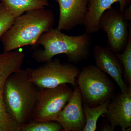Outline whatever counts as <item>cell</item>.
Here are the masks:
<instances>
[{
    "label": "cell",
    "instance_id": "cell-1",
    "mask_svg": "<svg viewBox=\"0 0 131 131\" xmlns=\"http://www.w3.org/2000/svg\"><path fill=\"white\" fill-rule=\"evenodd\" d=\"M30 69H21L10 75L3 92L5 110L21 126L32 121L39 90L31 80Z\"/></svg>",
    "mask_w": 131,
    "mask_h": 131
},
{
    "label": "cell",
    "instance_id": "cell-2",
    "mask_svg": "<svg viewBox=\"0 0 131 131\" xmlns=\"http://www.w3.org/2000/svg\"><path fill=\"white\" fill-rule=\"evenodd\" d=\"M37 43L43 47L33 52L32 58L37 62L45 63L56 55L65 54L69 62L78 64L89 57L92 39L86 32L70 36L52 28L42 34Z\"/></svg>",
    "mask_w": 131,
    "mask_h": 131
},
{
    "label": "cell",
    "instance_id": "cell-3",
    "mask_svg": "<svg viewBox=\"0 0 131 131\" xmlns=\"http://www.w3.org/2000/svg\"><path fill=\"white\" fill-rule=\"evenodd\" d=\"M54 23V13L45 7L28 11L16 17L0 40L3 52L27 46H35L42 34L52 28Z\"/></svg>",
    "mask_w": 131,
    "mask_h": 131
},
{
    "label": "cell",
    "instance_id": "cell-4",
    "mask_svg": "<svg viewBox=\"0 0 131 131\" xmlns=\"http://www.w3.org/2000/svg\"><path fill=\"white\" fill-rule=\"evenodd\" d=\"M76 81L81 93L83 103L89 106H96L113 98L115 87L106 73L96 66L83 67Z\"/></svg>",
    "mask_w": 131,
    "mask_h": 131
},
{
    "label": "cell",
    "instance_id": "cell-5",
    "mask_svg": "<svg viewBox=\"0 0 131 131\" xmlns=\"http://www.w3.org/2000/svg\"><path fill=\"white\" fill-rule=\"evenodd\" d=\"M80 71L79 68L72 64L62 62L59 59H56L30 69V76L32 81L40 89L65 83L77 86L76 78Z\"/></svg>",
    "mask_w": 131,
    "mask_h": 131
},
{
    "label": "cell",
    "instance_id": "cell-6",
    "mask_svg": "<svg viewBox=\"0 0 131 131\" xmlns=\"http://www.w3.org/2000/svg\"><path fill=\"white\" fill-rule=\"evenodd\" d=\"M73 91L67 84L39 89L32 121H56L70 100Z\"/></svg>",
    "mask_w": 131,
    "mask_h": 131
},
{
    "label": "cell",
    "instance_id": "cell-7",
    "mask_svg": "<svg viewBox=\"0 0 131 131\" xmlns=\"http://www.w3.org/2000/svg\"><path fill=\"white\" fill-rule=\"evenodd\" d=\"M100 28L107 35L108 46L114 53L123 51L131 31L129 22L119 9L112 7L105 11L99 20Z\"/></svg>",
    "mask_w": 131,
    "mask_h": 131
},
{
    "label": "cell",
    "instance_id": "cell-8",
    "mask_svg": "<svg viewBox=\"0 0 131 131\" xmlns=\"http://www.w3.org/2000/svg\"><path fill=\"white\" fill-rule=\"evenodd\" d=\"M128 86L127 92L121 91L111 98L107 112L103 114L113 131L117 126L122 131L131 127V84Z\"/></svg>",
    "mask_w": 131,
    "mask_h": 131
},
{
    "label": "cell",
    "instance_id": "cell-9",
    "mask_svg": "<svg viewBox=\"0 0 131 131\" xmlns=\"http://www.w3.org/2000/svg\"><path fill=\"white\" fill-rule=\"evenodd\" d=\"M58 3L59 16L57 29L68 31L84 24L88 0H55Z\"/></svg>",
    "mask_w": 131,
    "mask_h": 131
},
{
    "label": "cell",
    "instance_id": "cell-10",
    "mask_svg": "<svg viewBox=\"0 0 131 131\" xmlns=\"http://www.w3.org/2000/svg\"><path fill=\"white\" fill-rule=\"evenodd\" d=\"M82 104L81 90L78 86H75L71 98L57 120L64 131H82L86 123Z\"/></svg>",
    "mask_w": 131,
    "mask_h": 131
},
{
    "label": "cell",
    "instance_id": "cell-11",
    "mask_svg": "<svg viewBox=\"0 0 131 131\" xmlns=\"http://www.w3.org/2000/svg\"><path fill=\"white\" fill-rule=\"evenodd\" d=\"M93 54L96 67L110 75L119 87L121 92H127L129 88L122 77L123 67L109 46L103 47L96 45L94 47Z\"/></svg>",
    "mask_w": 131,
    "mask_h": 131
},
{
    "label": "cell",
    "instance_id": "cell-12",
    "mask_svg": "<svg viewBox=\"0 0 131 131\" xmlns=\"http://www.w3.org/2000/svg\"><path fill=\"white\" fill-rule=\"evenodd\" d=\"M131 0H88V10L83 25L86 32L89 34L100 30L99 20L105 11L112 8L115 3L118 2L119 11L122 13L130 5Z\"/></svg>",
    "mask_w": 131,
    "mask_h": 131
},
{
    "label": "cell",
    "instance_id": "cell-13",
    "mask_svg": "<svg viewBox=\"0 0 131 131\" xmlns=\"http://www.w3.org/2000/svg\"><path fill=\"white\" fill-rule=\"evenodd\" d=\"M12 15L16 17L26 12L49 6L48 0H1Z\"/></svg>",
    "mask_w": 131,
    "mask_h": 131
},
{
    "label": "cell",
    "instance_id": "cell-14",
    "mask_svg": "<svg viewBox=\"0 0 131 131\" xmlns=\"http://www.w3.org/2000/svg\"><path fill=\"white\" fill-rule=\"evenodd\" d=\"M110 100L96 106L90 107L83 103V110L86 118V123L82 131L96 130L98 119L107 112Z\"/></svg>",
    "mask_w": 131,
    "mask_h": 131
},
{
    "label": "cell",
    "instance_id": "cell-15",
    "mask_svg": "<svg viewBox=\"0 0 131 131\" xmlns=\"http://www.w3.org/2000/svg\"><path fill=\"white\" fill-rule=\"evenodd\" d=\"M115 54L122 64L126 81L128 85L131 84V31L123 52Z\"/></svg>",
    "mask_w": 131,
    "mask_h": 131
},
{
    "label": "cell",
    "instance_id": "cell-16",
    "mask_svg": "<svg viewBox=\"0 0 131 131\" xmlns=\"http://www.w3.org/2000/svg\"><path fill=\"white\" fill-rule=\"evenodd\" d=\"M63 127L56 121H31L21 126V131H62Z\"/></svg>",
    "mask_w": 131,
    "mask_h": 131
},
{
    "label": "cell",
    "instance_id": "cell-17",
    "mask_svg": "<svg viewBox=\"0 0 131 131\" xmlns=\"http://www.w3.org/2000/svg\"><path fill=\"white\" fill-rule=\"evenodd\" d=\"M16 18L11 14L2 2L0 3V40L14 23Z\"/></svg>",
    "mask_w": 131,
    "mask_h": 131
},
{
    "label": "cell",
    "instance_id": "cell-18",
    "mask_svg": "<svg viewBox=\"0 0 131 131\" xmlns=\"http://www.w3.org/2000/svg\"><path fill=\"white\" fill-rule=\"evenodd\" d=\"M124 20L126 21L129 22L131 21V5L127 7L122 13Z\"/></svg>",
    "mask_w": 131,
    "mask_h": 131
},
{
    "label": "cell",
    "instance_id": "cell-19",
    "mask_svg": "<svg viewBox=\"0 0 131 131\" xmlns=\"http://www.w3.org/2000/svg\"><path fill=\"white\" fill-rule=\"evenodd\" d=\"M103 123L102 124V126L101 127V131H113V129L111 128L110 124H107V121H103Z\"/></svg>",
    "mask_w": 131,
    "mask_h": 131
}]
</instances>
